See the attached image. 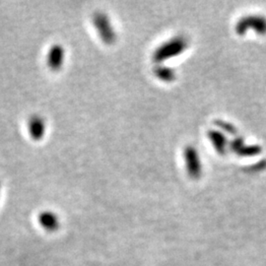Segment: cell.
<instances>
[{"label":"cell","mask_w":266,"mask_h":266,"mask_svg":"<svg viewBox=\"0 0 266 266\" xmlns=\"http://www.w3.org/2000/svg\"><path fill=\"white\" fill-rule=\"evenodd\" d=\"M188 47V41L182 36L173 37L167 42L157 47L152 54V58L157 64H162L171 58L182 54Z\"/></svg>","instance_id":"cell-1"},{"label":"cell","mask_w":266,"mask_h":266,"mask_svg":"<svg viewBox=\"0 0 266 266\" xmlns=\"http://www.w3.org/2000/svg\"><path fill=\"white\" fill-rule=\"evenodd\" d=\"M92 23L99 38L104 44L111 46L116 42L117 35L108 14L102 11L96 12L92 17Z\"/></svg>","instance_id":"cell-2"},{"label":"cell","mask_w":266,"mask_h":266,"mask_svg":"<svg viewBox=\"0 0 266 266\" xmlns=\"http://www.w3.org/2000/svg\"><path fill=\"white\" fill-rule=\"evenodd\" d=\"M184 160L188 174L193 179H197L201 174V162L196 149L191 146L186 147Z\"/></svg>","instance_id":"cell-3"},{"label":"cell","mask_w":266,"mask_h":266,"mask_svg":"<svg viewBox=\"0 0 266 266\" xmlns=\"http://www.w3.org/2000/svg\"><path fill=\"white\" fill-rule=\"evenodd\" d=\"M65 62V49L63 45L54 44L49 47L47 54V67L51 71H58L63 67Z\"/></svg>","instance_id":"cell-4"},{"label":"cell","mask_w":266,"mask_h":266,"mask_svg":"<svg viewBox=\"0 0 266 266\" xmlns=\"http://www.w3.org/2000/svg\"><path fill=\"white\" fill-rule=\"evenodd\" d=\"M250 27L251 29L255 30L257 34H260V35L265 34L266 20L263 17H255V16L244 18L238 23L237 32L240 35H245Z\"/></svg>","instance_id":"cell-5"},{"label":"cell","mask_w":266,"mask_h":266,"mask_svg":"<svg viewBox=\"0 0 266 266\" xmlns=\"http://www.w3.org/2000/svg\"><path fill=\"white\" fill-rule=\"evenodd\" d=\"M27 130L33 140H42L45 137L47 131L45 120L39 114L32 115L27 122Z\"/></svg>","instance_id":"cell-6"},{"label":"cell","mask_w":266,"mask_h":266,"mask_svg":"<svg viewBox=\"0 0 266 266\" xmlns=\"http://www.w3.org/2000/svg\"><path fill=\"white\" fill-rule=\"evenodd\" d=\"M39 223L47 232H55L60 228V219L52 211H43L39 215Z\"/></svg>","instance_id":"cell-7"},{"label":"cell","mask_w":266,"mask_h":266,"mask_svg":"<svg viewBox=\"0 0 266 266\" xmlns=\"http://www.w3.org/2000/svg\"><path fill=\"white\" fill-rule=\"evenodd\" d=\"M154 75L159 80L169 83V82L173 81L175 78V71L172 69V67L167 66L164 63H162V64H158L154 68Z\"/></svg>","instance_id":"cell-8"},{"label":"cell","mask_w":266,"mask_h":266,"mask_svg":"<svg viewBox=\"0 0 266 266\" xmlns=\"http://www.w3.org/2000/svg\"><path fill=\"white\" fill-rule=\"evenodd\" d=\"M210 140L214 141V146L218 149V151H222L224 150V146H225V142H222V139H224V136L218 133V132H212V135L209 134Z\"/></svg>","instance_id":"cell-9"},{"label":"cell","mask_w":266,"mask_h":266,"mask_svg":"<svg viewBox=\"0 0 266 266\" xmlns=\"http://www.w3.org/2000/svg\"><path fill=\"white\" fill-rule=\"evenodd\" d=\"M0 188H1V184H0Z\"/></svg>","instance_id":"cell-10"}]
</instances>
